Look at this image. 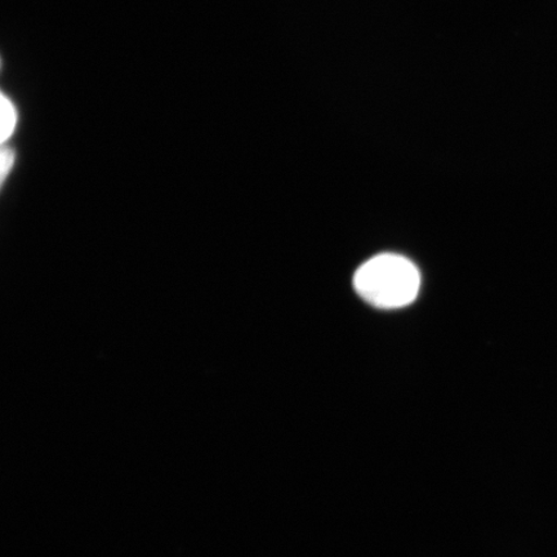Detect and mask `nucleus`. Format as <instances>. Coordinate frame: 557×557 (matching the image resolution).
<instances>
[{
    "instance_id": "f03ea898",
    "label": "nucleus",
    "mask_w": 557,
    "mask_h": 557,
    "mask_svg": "<svg viewBox=\"0 0 557 557\" xmlns=\"http://www.w3.org/2000/svg\"><path fill=\"white\" fill-rule=\"evenodd\" d=\"M0 113H2V132H0V137H2V143H5L7 139L11 138L13 132H15L17 124V110L15 104H13L5 95H2Z\"/></svg>"
},
{
    "instance_id": "f257e3e1",
    "label": "nucleus",
    "mask_w": 557,
    "mask_h": 557,
    "mask_svg": "<svg viewBox=\"0 0 557 557\" xmlns=\"http://www.w3.org/2000/svg\"><path fill=\"white\" fill-rule=\"evenodd\" d=\"M355 288L369 304L382 309L401 308L412 301L420 288V274L404 257H374L358 270Z\"/></svg>"
},
{
    "instance_id": "7ed1b4c3",
    "label": "nucleus",
    "mask_w": 557,
    "mask_h": 557,
    "mask_svg": "<svg viewBox=\"0 0 557 557\" xmlns=\"http://www.w3.org/2000/svg\"><path fill=\"white\" fill-rule=\"evenodd\" d=\"M13 160H15V154H13V151L9 148H4L2 150V181L9 176V172L13 165Z\"/></svg>"
}]
</instances>
